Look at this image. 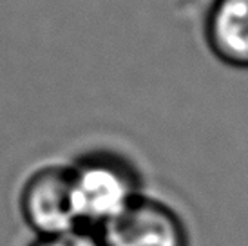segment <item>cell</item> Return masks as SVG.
Wrapping results in <instances>:
<instances>
[{
	"mask_svg": "<svg viewBox=\"0 0 248 246\" xmlns=\"http://www.w3.org/2000/svg\"><path fill=\"white\" fill-rule=\"evenodd\" d=\"M71 188L82 228L100 230L143 194L138 169L112 151H91L69 163Z\"/></svg>",
	"mask_w": 248,
	"mask_h": 246,
	"instance_id": "cell-1",
	"label": "cell"
},
{
	"mask_svg": "<svg viewBox=\"0 0 248 246\" xmlns=\"http://www.w3.org/2000/svg\"><path fill=\"white\" fill-rule=\"evenodd\" d=\"M18 210L36 237L82 228L73 199L69 165L44 163L29 172L18 192Z\"/></svg>",
	"mask_w": 248,
	"mask_h": 246,
	"instance_id": "cell-2",
	"label": "cell"
},
{
	"mask_svg": "<svg viewBox=\"0 0 248 246\" xmlns=\"http://www.w3.org/2000/svg\"><path fill=\"white\" fill-rule=\"evenodd\" d=\"M98 233L105 246H190L179 214L147 194H141Z\"/></svg>",
	"mask_w": 248,
	"mask_h": 246,
	"instance_id": "cell-3",
	"label": "cell"
},
{
	"mask_svg": "<svg viewBox=\"0 0 248 246\" xmlns=\"http://www.w3.org/2000/svg\"><path fill=\"white\" fill-rule=\"evenodd\" d=\"M205 36L217 60L228 67L248 69V0H214Z\"/></svg>",
	"mask_w": 248,
	"mask_h": 246,
	"instance_id": "cell-4",
	"label": "cell"
},
{
	"mask_svg": "<svg viewBox=\"0 0 248 246\" xmlns=\"http://www.w3.org/2000/svg\"><path fill=\"white\" fill-rule=\"evenodd\" d=\"M29 246H105L96 230L78 228L73 232L49 235V237H35Z\"/></svg>",
	"mask_w": 248,
	"mask_h": 246,
	"instance_id": "cell-5",
	"label": "cell"
}]
</instances>
